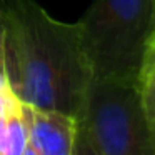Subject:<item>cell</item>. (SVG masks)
<instances>
[{
    "instance_id": "6da1fadb",
    "label": "cell",
    "mask_w": 155,
    "mask_h": 155,
    "mask_svg": "<svg viewBox=\"0 0 155 155\" xmlns=\"http://www.w3.org/2000/svg\"><path fill=\"white\" fill-rule=\"evenodd\" d=\"M2 2L4 72L15 97L77 117L88 84L77 22L52 17L35 0Z\"/></svg>"
},
{
    "instance_id": "7a4b0ae2",
    "label": "cell",
    "mask_w": 155,
    "mask_h": 155,
    "mask_svg": "<svg viewBox=\"0 0 155 155\" xmlns=\"http://www.w3.org/2000/svg\"><path fill=\"white\" fill-rule=\"evenodd\" d=\"M77 27L88 80H137L152 34V0H94Z\"/></svg>"
},
{
    "instance_id": "3957f363",
    "label": "cell",
    "mask_w": 155,
    "mask_h": 155,
    "mask_svg": "<svg viewBox=\"0 0 155 155\" xmlns=\"http://www.w3.org/2000/svg\"><path fill=\"white\" fill-rule=\"evenodd\" d=\"M77 120L100 155H155L137 80H88Z\"/></svg>"
},
{
    "instance_id": "277c9868",
    "label": "cell",
    "mask_w": 155,
    "mask_h": 155,
    "mask_svg": "<svg viewBox=\"0 0 155 155\" xmlns=\"http://www.w3.org/2000/svg\"><path fill=\"white\" fill-rule=\"evenodd\" d=\"M28 145L38 155H74L78 120L60 110L32 107L22 102Z\"/></svg>"
},
{
    "instance_id": "5b68a950",
    "label": "cell",
    "mask_w": 155,
    "mask_h": 155,
    "mask_svg": "<svg viewBox=\"0 0 155 155\" xmlns=\"http://www.w3.org/2000/svg\"><path fill=\"white\" fill-rule=\"evenodd\" d=\"M137 87L150 125L155 128V30L150 34L137 74Z\"/></svg>"
},
{
    "instance_id": "8992f818",
    "label": "cell",
    "mask_w": 155,
    "mask_h": 155,
    "mask_svg": "<svg viewBox=\"0 0 155 155\" xmlns=\"http://www.w3.org/2000/svg\"><path fill=\"white\" fill-rule=\"evenodd\" d=\"M74 155H100V153L97 152V148L94 147L92 140L88 138V135L85 134V130L80 127V124H78L77 137H75Z\"/></svg>"
},
{
    "instance_id": "52a82bcc",
    "label": "cell",
    "mask_w": 155,
    "mask_h": 155,
    "mask_svg": "<svg viewBox=\"0 0 155 155\" xmlns=\"http://www.w3.org/2000/svg\"><path fill=\"white\" fill-rule=\"evenodd\" d=\"M20 107V100L15 97L14 92H2L0 90V117L7 115L8 112Z\"/></svg>"
},
{
    "instance_id": "ba28073f",
    "label": "cell",
    "mask_w": 155,
    "mask_h": 155,
    "mask_svg": "<svg viewBox=\"0 0 155 155\" xmlns=\"http://www.w3.org/2000/svg\"><path fill=\"white\" fill-rule=\"evenodd\" d=\"M4 38H5V14L4 2L0 0V68L4 70Z\"/></svg>"
},
{
    "instance_id": "9c48e42d",
    "label": "cell",
    "mask_w": 155,
    "mask_h": 155,
    "mask_svg": "<svg viewBox=\"0 0 155 155\" xmlns=\"http://www.w3.org/2000/svg\"><path fill=\"white\" fill-rule=\"evenodd\" d=\"M0 90L2 92H12L10 85H8V80L7 77H5V72L0 68Z\"/></svg>"
},
{
    "instance_id": "30bf717a",
    "label": "cell",
    "mask_w": 155,
    "mask_h": 155,
    "mask_svg": "<svg viewBox=\"0 0 155 155\" xmlns=\"http://www.w3.org/2000/svg\"><path fill=\"white\" fill-rule=\"evenodd\" d=\"M155 30V0H152V32Z\"/></svg>"
},
{
    "instance_id": "8fae6325",
    "label": "cell",
    "mask_w": 155,
    "mask_h": 155,
    "mask_svg": "<svg viewBox=\"0 0 155 155\" xmlns=\"http://www.w3.org/2000/svg\"><path fill=\"white\" fill-rule=\"evenodd\" d=\"M22 155H38V153H37V152H35L32 147H30V145H27V147H25V150H24V153H22Z\"/></svg>"
}]
</instances>
